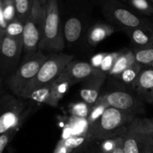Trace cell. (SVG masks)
I'll return each mask as SVG.
<instances>
[{"instance_id":"6da1fadb","label":"cell","mask_w":153,"mask_h":153,"mask_svg":"<svg viewBox=\"0 0 153 153\" xmlns=\"http://www.w3.org/2000/svg\"><path fill=\"white\" fill-rule=\"evenodd\" d=\"M137 116L108 107L98 120L88 126V134L93 140H103L123 136Z\"/></svg>"},{"instance_id":"7a4b0ae2","label":"cell","mask_w":153,"mask_h":153,"mask_svg":"<svg viewBox=\"0 0 153 153\" xmlns=\"http://www.w3.org/2000/svg\"><path fill=\"white\" fill-rule=\"evenodd\" d=\"M64 46L65 40L61 28L58 0H49L46 6V18L40 51L45 54L58 53L62 52Z\"/></svg>"},{"instance_id":"3957f363","label":"cell","mask_w":153,"mask_h":153,"mask_svg":"<svg viewBox=\"0 0 153 153\" xmlns=\"http://www.w3.org/2000/svg\"><path fill=\"white\" fill-rule=\"evenodd\" d=\"M25 100L13 94L0 97V134L23 125L31 111V106Z\"/></svg>"},{"instance_id":"277c9868","label":"cell","mask_w":153,"mask_h":153,"mask_svg":"<svg viewBox=\"0 0 153 153\" xmlns=\"http://www.w3.org/2000/svg\"><path fill=\"white\" fill-rule=\"evenodd\" d=\"M46 18V7L34 0L32 10L24 24L22 34L23 59L30 58L40 52Z\"/></svg>"},{"instance_id":"5b68a950","label":"cell","mask_w":153,"mask_h":153,"mask_svg":"<svg viewBox=\"0 0 153 153\" xmlns=\"http://www.w3.org/2000/svg\"><path fill=\"white\" fill-rule=\"evenodd\" d=\"M73 61V55L58 52L48 55L35 77L25 88L19 97L55 82L62 74L67 66Z\"/></svg>"},{"instance_id":"8992f818","label":"cell","mask_w":153,"mask_h":153,"mask_svg":"<svg viewBox=\"0 0 153 153\" xmlns=\"http://www.w3.org/2000/svg\"><path fill=\"white\" fill-rule=\"evenodd\" d=\"M48 55L40 51L30 58L22 60L16 71L7 77L6 84L13 95L19 97L40 70Z\"/></svg>"},{"instance_id":"52a82bcc","label":"cell","mask_w":153,"mask_h":153,"mask_svg":"<svg viewBox=\"0 0 153 153\" xmlns=\"http://www.w3.org/2000/svg\"><path fill=\"white\" fill-rule=\"evenodd\" d=\"M70 86V82L61 75L52 83L23 94L20 98L33 100L36 102L43 103L52 107H57Z\"/></svg>"},{"instance_id":"ba28073f","label":"cell","mask_w":153,"mask_h":153,"mask_svg":"<svg viewBox=\"0 0 153 153\" xmlns=\"http://www.w3.org/2000/svg\"><path fill=\"white\" fill-rule=\"evenodd\" d=\"M22 54V36L11 37L5 35L0 51V73L8 77L14 73L19 66V63Z\"/></svg>"},{"instance_id":"9c48e42d","label":"cell","mask_w":153,"mask_h":153,"mask_svg":"<svg viewBox=\"0 0 153 153\" xmlns=\"http://www.w3.org/2000/svg\"><path fill=\"white\" fill-rule=\"evenodd\" d=\"M97 101L105 103L108 107L128 112L136 116L144 112L142 100L137 96L122 90L106 93L100 96Z\"/></svg>"},{"instance_id":"30bf717a","label":"cell","mask_w":153,"mask_h":153,"mask_svg":"<svg viewBox=\"0 0 153 153\" xmlns=\"http://www.w3.org/2000/svg\"><path fill=\"white\" fill-rule=\"evenodd\" d=\"M106 13L111 19L122 25L124 29L140 28H153L150 22L138 17L123 7H111L106 10Z\"/></svg>"},{"instance_id":"8fae6325","label":"cell","mask_w":153,"mask_h":153,"mask_svg":"<svg viewBox=\"0 0 153 153\" xmlns=\"http://www.w3.org/2000/svg\"><path fill=\"white\" fill-rule=\"evenodd\" d=\"M107 76L105 73L99 72L83 81L80 90V97L84 102L93 105L97 101Z\"/></svg>"},{"instance_id":"7c38bea8","label":"cell","mask_w":153,"mask_h":153,"mask_svg":"<svg viewBox=\"0 0 153 153\" xmlns=\"http://www.w3.org/2000/svg\"><path fill=\"white\" fill-rule=\"evenodd\" d=\"M99 72H100V70L94 69L90 63L72 61L67 66L61 76L73 85L85 80Z\"/></svg>"},{"instance_id":"4fadbf2b","label":"cell","mask_w":153,"mask_h":153,"mask_svg":"<svg viewBox=\"0 0 153 153\" xmlns=\"http://www.w3.org/2000/svg\"><path fill=\"white\" fill-rule=\"evenodd\" d=\"M131 88L142 101L153 105V68L142 70Z\"/></svg>"},{"instance_id":"5bb4252c","label":"cell","mask_w":153,"mask_h":153,"mask_svg":"<svg viewBox=\"0 0 153 153\" xmlns=\"http://www.w3.org/2000/svg\"><path fill=\"white\" fill-rule=\"evenodd\" d=\"M150 136L128 130L123 135L124 153H146Z\"/></svg>"},{"instance_id":"9a60e30c","label":"cell","mask_w":153,"mask_h":153,"mask_svg":"<svg viewBox=\"0 0 153 153\" xmlns=\"http://www.w3.org/2000/svg\"><path fill=\"white\" fill-rule=\"evenodd\" d=\"M125 32L136 46L135 49H143L153 46V28L125 29Z\"/></svg>"},{"instance_id":"2e32d148","label":"cell","mask_w":153,"mask_h":153,"mask_svg":"<svg viewBox=\"0 0 153 153\" xmlns=\"http://www.w3.org/2000/svg\"><path fill=\"white\" fill-rule=\"evenodd\" d=\"M93 140L88 132L84 135L72 137L67 139L58 144V147L55 153H72L73 152H81L85 149L90 140Z\"/></svg>"},{"instance_id":"e0dca14e","label":"cell","mask_w":153,"mask_h":153,"mask_svg":"<svg viewBox=\"0 0 153 153\" xmlns=\"http://www.w3.org/2000/svg\"><path fill=\"white\" fill-rule=\"evenodd\" d=\"M114 32V28L105 23H96L88 30V42L91 46H96Z\"/></svg>"},{"instance_id":"ac0fdd59","label":"cell","mask_w":153,"mask_h":153,"mask_svg":"<svg viewBox=\"0 0 153 153\" xmlns=\"http://www.w3.org/2000/svg\"><path fill=\"white\" fill-rule=\"evenodd\" d=\"M136 63L137 61H136L134 51L129 49H124L120 51V56L117 59L114 65L109 72L108 75L113 77L118 78L123 72Z\"/></svg>"},{"instance_id":"d6986e66","label":"cell","mask_w":153,"mask_h":153,"mask_svg":"<svg viewBox=\"0 0 153 153\" xmlns=\"http://www.w3.org/2000/svg\"><path fill=\"white\" fill-rule=\"evenodd\" d=\"M82 23L77 17L69 18L65 22L64 36L66 41L70 43H76L82 35Z\"/></svg>"},{"instance_id":"ffe728a7","label":"cell","mask_w":153,"mask_h":153,"mask_svg":"<svg viewBox=\"0 0 153 153\" xmlns=\"http://www.w3.org/2000/svg\"><path fill=\"white\" fill-rule=\"evenodd\" d=\"M128 130L147 134L153 138V118L136 117L130 125Z\"/></svg>"},{"instance_id":"44dd1931","label":"cell","mask_w":153,"mask_h":153,"mask_svg":"<svg viewBox=\"0 0 153 153\" xmlns=\"http://www.w3.org/2000/svg\"><path fill=\"white\" fill-rule=\"evenodd\" d=\"M143 70V66L141 64L136 63L134 65L126 69L124 72H123L119 76V79L126 85H132L135 82L139 75Z\"/></svg>"},{"instance_id":"7402d4cb","label":"cell","mask_w":153,"mask_h":153,"mask_svg":"<svg viewBox=\"0 0 153 153\" xmlns=\"http://www.w3.org/2000/svg\"><path fill=\"white\" fill-rule=\"evenodd\" d=\"M34 0H15L16 18L25 22L31 13Z\"/></svg>"},{"instance_id":"603a6c76","label":"cell","mask_w":153,"mask_h":153,"mask_svg":"<svg viewBox=\"0 0 153 153\" xmlns=\"http://www.w3.org/2000/svg\"><path fill=\"white\" fill-rule=\"evenodd\" d=\"M137 63L143 65L151 66L153 64V46L134 50Z\"/></svg>"},{"instance_id":"cb8c5ba5","label":"cell","mask_w":153,"mask_h":153,"mask_svg":"<svg viewBox=\"0 0 153 153\" xmlns=\"http://www.w3.org/2000/svg\"><path fill=\"white\" fill-rule=\"evenodd\" d=\"M108 108V106L104 102L97 101L92 106L91 111L87 117V120L88 123V126L93 125L97 120L100 119V117L103 114L105 111Z\"/></svg>"},{"instance_id":"d4e9b609","label":"cell","mask_w":153,"mask_h":153,"mask_svg":"<svg viewBox=\"0 0 153 153\" xmlns=\"http://www.w3.org/2000/svg\"><path fill=\"white\" fill-rule=\"evenodd\" d=\"M24 24L25 22H22L19 19L16 18L13 21L7 23V27L4 29L5 35L11 37H22L23 34Z\"/></svg>"},{"instance_id":"484cf974","label":"cell","mask_w":153,"mask_h":153,"mask_svg":"<svg viewBox=\"0 0 153 153\" xmlns=\"http://www.w3.org/2000/svg\"><path fill=\"white\" fill-rule=\"evenodd\" d=\"M120 52H110V53H106L104 59H103L102 63L101 64V67H100L99 70L101 73L108 75L109 72L111 71L112 67L114 65L117 59L120 56Z\"/></svg>"},{"instance_id":"4316f807","label":"cell","mask_w":153,"mask_h":153,"mask_svg":"<svg viewBox=\"0 0 153 153\" xmlns=\"http://www.w3.org/2000/svg\"><path fill=\"white\" fill-rule=\"evenodd\" d=\"M2 4L4 19L9 23L16 18L15 0H2Z\"/></svg>"},{"instance_id":"83f0119b","label":"cell","mask_w":153,"mask_h":153,"mask_svg":"<svg viewBox=\"0 0 153 153\" xmlns=\"http://www.w3.org/2000/svg\"><path fill=\"white\" fill-rule=\"evenodd\" d=\"M131 5L145 15H152L153 7L147 0H128Z\"/></svg>"},{"instance_id":"f1b7e54d","label":"cell","mask_w":153,"mask_h":153,"mask_svg":"<svg viewBox=\"0 0 153 153\" xmlns=\"http://www.w3.org/2000/svg\"><path fill=\"white\" fill-rule=\"evenodd\" d=\"M121 138H122V136L101 140L102 142L100 146V152L113 153L114 151L116 149L117 144L119 143L120 140H121Z\"/></svg>"},{"instance_id":"f546056e","label":"cell","mask_w":153,"mask_h":153,"mask_svg":"<svg viewBox=\"0 0 153 153\" xmlns=\"http://www.w3.org/2000/svg\"><path fill=\"white\" fill-rule=\"evenodd\" d=\"M89 105L87 103H77L71 107V113L80 117H88L91 107H88Z\"/></svg>"},{"instance_id":"4dcf8cb0","label":"cell","mask_w":153,"mask_h":153,"mask_svg":"<svg viewBox=\"0 0 153 153\" xmlns=\"http://www.w3.org/2000/svg\"><path fill=\"white\" fill-rule=\"evenodd\" d=\"M19 130V129H17V128L12 129L4 134H0V153H3L8 143L15 137Z\"/></svg>"},{"instance_id":"1f68e13d","label":"cell","mask_w":153,"mask_h":153,"mask_svg":"<svg viewBox=\"0 0 153 153\" xmlns=\"http://www.w3.org/2000/svg\"><path fill=\"white\" fill-rule=\"evenodd\" d=\"M106 53L105 52H101V53H99L97 55H94L92 58H91V61L90 64L92 65V67H94L96 70H100V67H101V64L102 63L103 59H104Z\"/></svg>"},{"instance_id":"d6a6232c","label":"cell","mask_w":153,"mask_h":153,"mask_svg":"<svg viewBox=\"0 0 153 153\" xmlns=\"http://www.w3.org/2000/svg\"><path fill=\"white\" fill-rule=\"evenodd\" d=\"M7 25V22H6L3 11V4L2 0H0V27L3 29H5Z\"/></svg>"},{"instance_id":"836d02e7","label":"cell","mask_w":153,"mask_h":153,"mask_svg":"<svg viewBox=\"0 0 153 153\" xmlns=\"http://www.w3.org/2000/svg\"><path fill=\"white\" fill-rule=\"evenodd\" d=\"M123 136H122V138H121V140H120L119 143L117 144L116 149H115V150L114 151L113 153H124L123 146Z\"/></svg>"},{"instance_id":"e575fe53","label":"cell","mask_w":153,"mask_h":153,"mask_svg":"<svg viewBox=\"0 0 153 153\" xmlns=\"http://www.w3.org/2000/svg\"><path fill=\"white\" fill-rule=\"evenodd\" d=\"M146 153H153V138L151 137H149V143H148Z\"/></svg>"},{"instance_id":"d590c367","label":"cell","mask_w":153,"mask_h":153,"mask_svg":"<svg viewBox=\"0 0 153 153\" xmlns=\"http://www.w3.org/2000/svg\"><path fill=\"white\" fill-rule=\"evenodd\" d=\"M4 37H5V31L0 27V51H1V45H2V42Z\"/></svg>"},{"instance_id":"8d00e7d4","label":"cell","mask_w":153,"mask_h":153,"mask_svg":"<svg viewBox=\"0 0 153 153\" xmlns=\"http://www.w3.org/2000/svg\"><path fill=\"white\" fill-rule=\"evenodd\" d=\"M36 1H38L43 7H46L49 0H36Z\"/></svg>"},{"instance_id":"74e56055","label":"cell","mask_w":153,"mask_h":153,"mask_svg":"<svg viewBox=\"0 0 153 153\" xmlns=\"http://www.w3.org/2000/svg\"><path fill=\"white\" fill-rule=\"evenodd\" d=\"M88 149H89V148H88V146H86V147H85V149H82V150L81 151L80 153H92V152H90L89 150H88Z\"/></svg>"},{"instance_id":"f35d334b","label":"cell","mask_w":153,"mask_h":153,"mask_svg":"<svg viewBox=\"0 0 153 153\" xmlns=\"http://www.w3.org/2000/svg\"><path fill=\"white\" fill-rule=\"evenodd\" d=\"M1 78H0V87H1Z\"/></svg>"},{"instance_id":"ab89813d","label":"cell","mask_w":153,"mask_h":153,"mask_svg":"<svg viewBox=\"0 0 153 153\" xmlns=\"http://www.w3.org/2000/svg\"><path fill=\"white\" fill-rule=\"evenodd\" d=\"M120 1H128V0H120Z\"/></svg>"},{"instance_id":"60d3db41","label":"cell","mask_w":153,"mask_h":153,"mask_svg":"<svg viewBox=\"0 0 153 153\" xmlns=\"http://www.w3.org/2000/svg\"><path fill=\"white\" fill-rule=\"evenodd\" d=\"M150 67H152V68H153V64H152V65H151V66H150Z\"/></svg>"},{"instance_id":"b9f144b4","label":"cell","mask_w":153,"mask_h":153,"mask_svg":"<svg viewBox=\"0 0 153 153\" xmlns=\"http://www.w3.org/2000/svg\"><path fill=\"white\" fill-rule=\"evenodd\" d=\"M151 1H153V0H151Z\"/></svg>"}]
</instances>
